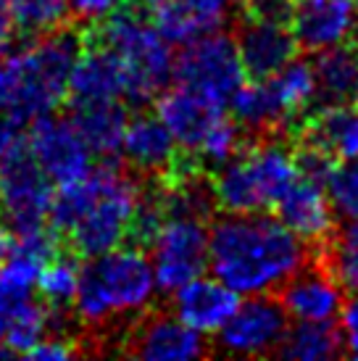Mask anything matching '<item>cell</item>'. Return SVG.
I'll use <instances>...</instances> for the list:
<instances>
[{
    "label": "cell",
    "instance_id": "d6a6232c",
    "mask_svg": "<svg viewBox=\"0 0 358 361\" xmlns=\"http://www.w3.org/2000/svg\"><path fill=\"white\" fill-rule=\"evenodd\" d=\"M69 11V21L77 27H87L95 21L106 19L111 11H116L121 0H63Z\"/></svg>",
    "mask_w": 358,
    "mask_h": 361
},
{
    "label": "cell",
    "instance_id": "8992f818",
    "mask_svg": "<svg viewBox=\"0 0 358 361\" xmlns=\"http://www.w3.org/2000/svg\"><path fill=\"white\" fill-rule=\"evenodd\" d=\"M92 174L95 195L77 224L61 238V248L77 259H92L127 243V230L140 195V180L121 161H98Z\"/></svg>",
    "mask_w": 358,
    "mask_h": 361
},
{
    "label": "cell",
    "instance_id": "8d00e7d4",
    "mask_svg": "<svg viewBox=\"0 0 358 361\" xmlns=\"http://www.w3.org/2000/svg\"><path fill=\"white\" fill-rule=\"evenodd\" d=\"M11 248H13V232L6 224H0V264L8 259Z\"/></svg>",
    "mask_w": 358,
    "mask_h": 361
},
{
    "label": "cell",
    "instance_id": "7402d4cb",
    "mask_svg": "<svg viewBox=\"0 0 358 361\" xmlns=\"http://www.w3.org/2000/svg\"><path fill=\"white\" fill-rule=\"evenodd\" d=\"M171 311L198 332H219V327L235 314L240 295L216 277H203L185 282L171 293Z\"/></svg>",
    "mask_w": 358,
    "mask_h": 361
},
{
    "label": "cell",
    "instance_id": "f546056e",
    "mask_svg": "<svg viewBox=\"0 0 358 361\" xmlns=\"http://www.w3.org/2000/svg\"><path fill=\"white\" fill-rule=\"evenodd\" d=\"M48 322H50V309L42 301H30L21 303V309L13 314L6 338L3 343L8 345L16 356H24L35 343H40L48 335Z\"/></svg>",
    "mask_w": 358,
    "mask_h": 361
},
{
    "label": "cell",
    "instance_id": "f35d334b",
    "mask_svg": "<svg viewBox=\"0 0 358 361\" xmlns=\"http://www.w3.org/2000/svg\"><path fill=\"white\" fill-rule=\"evenodd\" d=\"M350 103H353V109L358 111V80H356V85H353V95H350Z\"/></svg>",
    "mask_w": 358,
    "mask_h": 361
},
{
    "label": "cell",
    "instance_id": "1f68e13d",
    "mask_svg": "<svg viewBox=\"0 0 358 361\" xmlns=\"http://www.w3.org/2000/svg\"><path fill=\"white\" fill-rule=\"evenodd\" d=\"M292 8H295V0H240L242 16L274 21V24H290Z\"/></svg>",
    "mask_w": 358,
    "mask_h": 361
},
{
    "label": "cell",
    "instance_id": "e0dca14e",
    "mask_svg": "<svg viewBox=\"0 0 358 361\" xmlns=\"http://www.w3.org/2000/svg\"><path fill=\"white\" fill-rule=\"evenodd\" d=\"M153 103H156V116L166 124L179 148L187 153L198 151L211 127L224 116L221 103L179 82L177 87H163Z\"/></svg>",
    "mask_w": 358,
    "mask_h": 361
},
{
    "label": "cell",
    "instance_id": "6da1fadb",
    "mask_svg": "<svg viewBox=\"0 0 358 361\" xmlns=\"http://www.w3.org/2000/svg\"><path fill=\"white\" fill-rule=\"evenodd\" d=\"M306 261L311 245L264 211L216 214L209 224V267L237 295L274 293Z\"/></svg>",
    "mask_w": 358,
    "mask_h": 361
},
{
    "label": "cell",
    "instance_id": "f1b7e54d",
    "mask_svg": "<svg viewBox=\"0 0 358 361\" xmlns=\"http://www.w3.org/2000/svg\"><path fill=\"white\" fill-rule=\"evenodd\" d=\"M250 137L248 132L240 127L237 121L232 119V116H221L211 132L203 137V142L198 145V151H195V159L200 161V166L206 171H214L216 166L221 164H227L229 159H235L245 145H250Z\"/></svg>",
    "mask_w": 358,
    "mask_h": 361
},
{
    "label": "cell",
    "instance_id": "9a60e30c",
    "mask_svg": "<svg viewBox=\"0 0 358 361\" xmlns=\"http://www.w3.org/2000/svg\"><path fill=\"white\" fill-rule=\"evenodd\" d=\"M290 32L300 51L321 53L358 40V8L353 0H295Z\"/></svg>",
    "mask_w": 358,
    "mask_h": 361
},
{
    "label": "cell",
    "instance_id": "4fadbf2b",
    "mask_svg": "<svg viewBox=\"0 0 358 361\" xmlns=\"http://www.w3.org/2000/svg\"><path fill=\"white\" fill-rule=\"evenodd\" d=\"M27 145L56 188L87 177L95 161L90 145L82 140V135L69 121V116L45 114L40 119H35Z\"/></svg>",
    "mask_w": 358,
    "mask_h": 361
},
{
    "label": "cell",
    "instance_id": "d4e9b609",
    "mask_svg": "<svg viewBox=\"0 0 358 361\" xmlns=\"http://www.w3.org/2000/svg\"><path fill=\"white\" fill-rule=\"evenodd\" d=\"M342 353V332L335 322H295L279 343L277 356L290 361H327Z\"/></svg>",
    "mask_w": 358,
    "mask_h": 361
},
{
    "label": "cell",
    "instance_id": "d6986e66",
    "mask_svg": "<svg viewBox=\"0 0 358 361\" xmlns=\"http://www.w3.org/2000/svg\"><path fill=\"white\" fill-rule=\"evenodd\" d=\"M271 211L292 235H298L311 248L324 245L338 227V216L329 206L324 185L303 180V177H298L282 192V198L274 203Z\"/></svg>",
    "mask_w": 358,
    "mask_h": 361
},
{
    "label": "cell",
    "instance_id": "3957f363",
    "mask_svg": "<svg viewBox=\"0 0 358 361\" xmlns=\"http://www.w3.org/2000/svg\"><path fill=\"white\" fill-rule=\"evenodd\" d=\"M82 30L121 59L127 71L124 103L130 109H148L159 98V92L174 80L171 42L161 37L153 24V11L140 0H121L106 19Z\"/></svg>",
    "mask_w": 358,
    "mask_h": 361
},
{
    "label": "cell",
    "instance_id": "5bb4252c",
    "mask_svg": "<svg viewBox=\"0 0 358 361\" xmlns=\"http://www.w3.org/2000/svg\"><path fill=\"white\" fill-rule=\"evenodd\" d=\"M274 295L295 322H338L345 306V288L324 261H306L279 285Z\"/></svg>",
    "mask_w": 358,
    "mask_h": 361
},
{
    "label": "cell",
    "instance_id": "30bf717a",
    "mask_svg": "<svg viewBox=\"0 0 358 361\" xmlns=\"http://www.w3.org/2000/svg\"><path fill=\"white\" fill-rule=\"evenodd\" d=\"M148 253L153 256V277L161 293H174L195 280L209 267V224L185 216H171L161 224Z\"/></svg>",
    "mask_w": 358,
    "mask_h": 361
},
{
    "label": "cell",
    "instance_id": "277c9868",
    "mask_svg": "<svg viewBox=\"0 0 358 361\" xmlns=\"http://www.w3.org/2000/svg\"><path fill=\"white\" fill-rule=\"evenodd\" d=\"M209 174L221 214L271 211L282 192L300 177L288 137L253 140Z\"/></svg>",
    "mask_w": 358,
    "mask_h": 361
},
{
    "label": "cell",
    "instance_id": "5b68a950",
    "mask_svg": "<svg viewBox=\"0 0 358 361\" xmlns=\"http://www.w3.org/2000/svg\"><path fill=\"white\" fill-rule=\"evenodd\" d=\"M82 42L85 32L71 21L21 40V95L11 114L13 124L27 127L66 103L69 74L82 51Z\"/></svg>",
    "mask_w": 358,
    "mask_h": 361
},
{
    "label": "cell",
    "instance_id": "484cf974",
    "mask_svg": "<svg viewBox=\"0 0 358 361\" xmlns=\"http://www.w3.org/2000/svg\"><path fill=\"white\" fill-rule=\"evenodd\" d=\"M80 267L82 259H77L66 248H61L48 264H42L37 282H35L40 301L48 303L50 309H71L77 282H80Z\"/></svg>",
    "mask_w": 358,
    "mask_h": 361
},
{
    "label": "cell",
    "instance_id": "74e56055",
    "mask_svg": "<svg viewBox=\"0 0 358 361\" xmlns=\"http://www.w3.org/2000/svg\"><path fill=\"white\" fill-rule=\"evenodd\" d=\"M0 19L11 21V16H8V0H0Z\"/></svg>",
    "mask_w": 358,
    "mask_h": 361
},
{
    "label": "cell",
    "instance_id": "836d02e7",
    "mask_svg": "<svg viewBox=\"0 0 358 361\" xmlns=\"http://www.w3.org/2000/svg\"><path fill=\"white\" fill-rule=\"evenodd\" d=\"M340 332L342 351L358 359V293H353V298H345V306L340 311Z\"/></svg>",
    "mask_w": 358,
    "mask_h": 361
},
{
    "label": "cell",
    "instance_id": "83f0119b",
    "mask_svg": "<svg viewBox=\"0 0 358 361\" xmlns=\"http://www.w3.org/2000/svg\"><path fill=\"white\" fill-rule=\"evenodd\" d=\"M8 16L16 40H27L61 24H69V11L63 0H8Z\"/></svg>",
    "mask_w": 358,
    "mask_h": 361
},
{
    "label": "cell",
    "instance_id": "cb8c5ba5",
    "mask_svg": "<svg viewBox=\"0 0 358 361\" xmlns=\"http://www.w3.org/2000/svg\"><path fill=\"white\" fill-rule=\"evenodd\" d=\"M314 56L316 61L311 63V69H314V82H316V106L348 103L353 95V85L358 80L356 42L338 45V48L314 53Z\"/></svg>",
    "mask_w": 358,
    "mask_h": 361
},
{
    "label": "cell",
    "instance_id": "60d3db41",
    "mask_svg": "<svg viewBox=\"0 0 358 361\" xmlns=\"http://www.w3.org/2000/svg\"><path fill=\"white\" fill-rule=\"evenodd\" d=\"M353 3H356V8H358V0H353Z\"/></svg>",
    "mask_w": 358,
    "mask_h": 361
},
{
    "label": "cell",
    "instance_id": "4dcf8cb0",
    "mask_svg": "<svg viewBox=\"0 0 358 361\" xmlns=\"http://www.w3.org/2000/svg\"><path fill=\"white\" fill-rule=\"evenodd\" d=\"M324 192L340 221L358 219V159L338 161L324 182Z\"/></svg>",
    "mask_w": 358,
    "mask_h": 361
},
{
    "label": "cell",
    "instance_id": "44dd1931",
    "mask_svg": "<svg viewBox=\"0 0 358 361\" xmlns=\"http://www.w3.org/2000/svg\"><path fill=\"white\" fill-rule=\"evenodd\" d=\"M290 142L314 145L335 161L358 159V111L345 103L316 106L298 124Z\"/></svg>",
    "mask_w": 358,
    "mask_h": 361
},
{
    "label": "cell",
    "instance_id": "603a6c76",
    "mask_svg": "<svg viewBox=\"0 0 358 361\" xmlns=\"http://www.w3.org/2000/svg\"><path fill=\"white\" fill-rule=\"evenodd\" d=\"M69 121L77 127L82 140L90 145V151L98 161H121V135L127 127L130 109H124L121 101H90L71 103L66 109Z\"/></svg>",
    "mask_w": 358,
    "mask_h": 361
},
{
    "label": "cell",
    "instance_id": "e575fe53",
    "mask_svg": "<svg viewBox=\"0 0 358 361\" xmlns=\"http://www.w3.org/2000/svg\"><path fill=\"white\" fill-rule=\"evenodd\" d=\"M16 140H19V124H13L6 114H0V159L8 153V148Z\"/></svg>",
    "mask_w": 358,
    "mask_h": 361
},
{
    "label": "cell",
    "instance_id": "ab89813d",
    "mask_svg": "<svg viewBox=\"0 0 358 361\" xmlns=\"http://www.w3.org/2000/svg\"><path fill=\"white\" fill-rule=\"evenodd\" d=\"M140 3H142V6H148V8L153 11V8H156V6H161L163 0H140Z\"/></svg>",
    "mask_w": 358,
    "mask_h": 361
},
{
    "label": "cell",
    "instance_id": "4316f807",
    "mask_svg": "<svg viewBox=\"0 0 358 361\" xmlns=\"http://www.w3.org/2000/svg\"><path fill=\"white\" fill-rule=\"evenodd\" d=\"M321 248V261L338 277L345 293H358V219H348L335 227Z\"/></svg>",
    "mask_w": 358,
    "mask_h": 361
},
{
    "label": "cell",
    "instance_id": "52a82bcc",
    "mask_svg": "<svg viewBox=\"0 0 358 361\" xmlns=\"http://www.w3.org/2000/svg\"><path fill=\"white\" fill-rule=\"evenodd\" d=\"M53 182L35 161L27 137H21L0 159V219L13 235L48 227Z\"/></svg>",
    "mask_w": 358,
    "mask_h": 361
},
{
    "label": "cell",
    "instance_id": "7c38bea8",
    "mask_svg": "<svg viewBox=\"0 0 358 361\" xmlns=\"http://www.w3.org/2000/svg\"><path fill=\"white\" fill-rule=\"evenodd\" d=\"M290 327V317L274 293H256L237 303L235 314L219 327V348L232 356H277Z\"/></svg>",
    "mask_w": 358,
    "mask_h": 361
},
{
    "label": "cell",
    "instance_id": "2e32d148",
    "mask_svg": "<svg viewBox=\"0 0 358 361\" xmlns=\"http://www.w3.org/2000/svg\"><path fill=\"white\" fill-rule=\"evenodd\" d=\"M235 45L240 53V63L248 80H266L277 74L285 63L298 56V42L290 32V24L235 16Z\"/></svg>",
    "mask_w": 358,
    "mask_h": 361
},
{
    "label": "cell",
    "instance_id": "8fae6325",
    "mask_svg": "<svg viewBox=\"0 0 358 361\" xmlns=\"http://www.w3.org/2000/svg\"><path fill=\"white\" fill-rule=\"evenodd\" d=\"M121 164L137 180L163 182L177 174L185 164L198 161L195 153L182 151L166 124L150 109H130L127 127L121 135Z\"/></svg>",
    "mask_w": 358,
    "mask_h": 361
},
{
    "label": "cell",
    "instance_id": "ffe728a7",
    "mask_svg": "<svg viewBox=\"0 0 358 361\" xmlns=\"http://www.w3.org/2000/svg\"><path fill=\"white\" fill-rule=\"evenodd\" d=\"M240 0H163L153 8V24L171 45H185L235 21Z\"/></svg>",
    "mask_w": 358,
    "mask_h": 361
},
{
    "label": "cell",
    "instance_id": "7a4b0ae2",
    "mask_svg": "<svg viewBox=\"0 0 358 361\" xmlns=\"http://www.w3.org/2000/svg\"><path fill=\"white\" fill-rule=\"evenodd\" d=\"M156 290L153 264L145 251L119 245L92 259H82L71 311L90 338H106L119 319L148 309Z\"/></svg>",
    "mask_w": 358,
    "mask_h": 361
},
{
    "label": "cell",
    "instance_id": "ac0fdd59",
    "mask_svg": "<svg viewBox=\"0 0 358 361\" xmlns=\"http://www.w3.org/2000/svg\"><path fill=\"white\" fill-rule=\"evenodd\" d=\"M85 32V30H82ZM127 92V71L116 53L103 42L85 35L82 51L71 66L66 103L90 101H121Z\"/></svg>",
    "mask_w": 358,
    "mask_h": 361
},
{
    "label": "cell",
    "instance_id": "9c48e42d",
    "mask_svg": "<svg viewBox=\"0 0 358 361\" xmlns=\"http://www.w3.org/2000/svg\"><path fill=\"white\" fill-rule=\"evenodd\" d=\"M119 353L145 361H190L214 353L203 332L192 330L171 309H142L132 324L124 327Z\"/></svg>",
    "mask_w": 358,
    "mask_h": 361
},
{
    "label": "cell",
    "instance_id": "ba28073f",
    "mask_svg": "<svg viewBox=\"0 0 358 361\" xmlns=\"http://www.w3.org/2000/svg\"><path fill=\"white\" fill-rule=\"evenodd\" d=\"M174 80L227 106L245 80L235 37L227 32H211L185 42L174 56Z\"/></svg>",
    "mask_w": 358,
    "mask_h": 361
},
{
    "label": "cell",
    "instance_id": "d590c367",
    "mask_svg": "<svg viewBox=\"0 0 358 361\" xmlns=\"http://www.w3.org/2000/svg\"><path fill=\"white\" fill-rule=\"evenodd\" d=\"M16 42V32H13V24L6 19H0V53L8 51L11 45Z\"/></svg>",
    "mask_w": 358,
    "mask_h": 361
}]
</instances>
